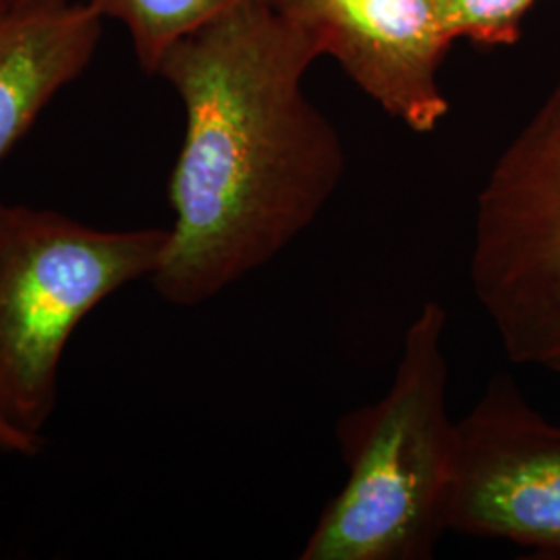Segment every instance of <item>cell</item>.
Instances as JSON below:
<instances>
[{
    "label": "cell",
    "mask_w": 560,
    "mask_h": 560,
    "mask_svg": "<svg viewBox=\"0 0 560 560\" xmlns=\"http://www.w3.org/2000/svg\"><path fill=\"white\" fill-rule=\"evenodd\" d=\"M316 44L249 0L173 42L154 75L185 110L168 179L175 222L152 284L194 307L256 272L298 240L335 196L345 150L303 92Z\"/></svg>",
    "instance_id": "obj_1"
},
{
    "label": "cell",
    "mask_w": 560,
    "mask_h": 560,
    "mask_svg": "<svg viewBox=\"0 0 560 560\" xmlns=\"http://www.w3.org/2000/svg\"><path fill=\"white\" fill-rule=\"evenodd\" d=\"M446 312L421 305L388 393L337 421L347 480L301 548V560H428L446 529L459 428L446 409Z\"/></svg>",
    "instance_id": "obj_2"
},
{
    "label": "cell",
    "mask_w": 560,
    "mask_h": 560,
    "mask_svg": "<svg viewBox=\"0 0 560 560\" xmlns=\"http://www.w3.org/2000/svg\"><path fill=\"white\" fill-rule=\"evenodd\" d=\"M168 229L102 231L0 200V420L44 439L65 349L102 301L161 266Z\"/></svg>",
    "instance_id": "obj_3"
},
{
    "label": "cell",
    "mask_w": 560,
    "mask_h": 560,
    "mask_svg": "<svg viewBox=\"0 0 560 560\" xmlns=\"http://www.w3.org/2000/svg\"><path fill=\"white\" fill-rule=\"evenodd\" d=\"M469 275L509 361L560 376V80L481 187Z\"/></svg>",
    "instance_id": "obj_4"
},
{
    "label": "cell",
    "mask_w": 560,
    "mask_h": 560,
    "mask_svg": "<svg viewBox=\"0 0 560 560\" xmlns=\"http://www.w3.org/2000/svg\"><path fill=\"white\" fill-rule=\"evenodd\" d=\"M459 453L446 529L504 540L534 559L560 560V425L509 376L488 384L457 421Z\"/></svg>",
    "instance_id": "obj_5"
},
{
    "label": "cell",
    "mask_w": 560,
    "mask_h": 560,
    "mask_svg": "<svg viewBox=\"0 0 560 560\" xmlns=\"http://www.w3.org/2000/svg\"><path fill=\"white\" fill-rule=\"evenodd\" d=\"M339 60L363 94L413 133H434L451 104L439 71L453 44L432 0H270Z\"/></svg>",
    "instance_id": "obj_6"
},
{
    "label": "cell",
    "mask_w": 560,
    "mask_h": 560,
    "mask_svg": "<svg viewBox=\"0 0 560 560\" xmlns=\"http://www.w3.org/2000/svg\"><path fill=\"white\" fill-rule=\"evenodd\" d=\"M104 21L90 0H0V162L85 73Z\"/></svg>",
    "instance_id": "obj_7"
},
{
    "label": "cell",
    "mask_w": 560,
    "mask_h": 560,
    "mask_svg": "<svg viewBox=\"0 0 560 560\" xmlns=\"http://www.w3.org/2000/svg\"><path fill=\"white\" fill-rule=\"evenodd\" d=\"M104 20L127 30L141 69L154 75L173 42L249 0H90Z\"/></svg>",
    "instance_id": "obj_8"
},
{
    "label": "cell",
    "mask_w": 560,
    "mask_h": 560,
    "mask_svg": "<svg viewBox=\"0 0 560 560\" xmlns=\"http://www.w3.org/2000/svg\"><path fill=\"white\" fill-rule=\"evenodd\" d=\"M453 40L474 42L483 48L515 46L523 20L536 0H432Z\"/></svg>",
    "instance_id": "obj_9"
},
{
    "label": "cell",
    "mask_w": 560,
    "mask_h": 560,
    "mask_svg": "<svg viewBox=\"0 0 560 560\" xmlns=\"http://www.w3.org/2000/svg\"><path fill=\"white\" fill-rule=\"evenodd\" d=\"M42 448H44V439L30 436L0 420V455L36 457Z\"/></svg>",
    "instance_id": "obj_10"
}]
</instances>
